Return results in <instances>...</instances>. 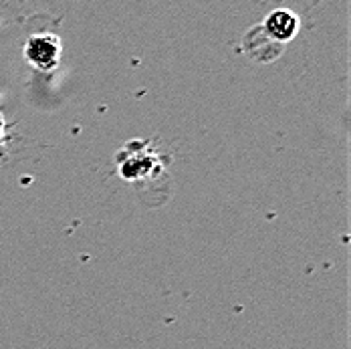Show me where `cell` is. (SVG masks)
<instances>
[{
    "label": "cell",
    "mask_w": 351,
    "mask_h": 349,
    "mask_svg": "<svg viewBox=\"0 0 351 349\" xmlns=\"http://www.w3.org/2000/svg\"><path fill=\"white\" fill-rule=\"evenodd\" d=\"M23 55L31 67L40 73H53L61 63L63 45L61 38L53 33H35L27 38Z\"/></svg>",
    "instance_id": "cell-1"
},
{
    "label": "cell",
    "mask_w": 351,
    "mask_h": 349,
    "mask_svg": "<svg viewBox=\"0 0 351 349\" xmlns=\"http://www.w3.org/2000/svg\"><path fill=\"white\" fill-rule=\"evenodd\" d=\"M243 51H245L246 57L252 59L254 63L269 65L281 57L285 45L273 40L265 33V29L261 25H256V27H250L243 36Z\"/></svg>",
    "instance_id": "cell-2"
},
{
    "label": "cell",
    "mask_w": 351,
    "mask_h": 349,
    "mask_svg": "<svg viewBox=\"0 0 351 349\" xmlns=\"http://www.w3.org/2000/svg\"><path fill=\"white\" fill-rule=\"evenodd\" d=\"M261 27L265 29V33L271 36L273 40H277V43L287 47V43H291L295 36L299 35L301 19H299V14H295L289 8H275L265 16Z\"/></svg>",
    "instance_id": "cell-3"
},
{
    "label": "cell",
    "mask_w": 351,
    "mask_h": 349,
    "mask_svg": "<svg viewBox=\"0 0 351 349\" xmlns=\"http://www.w3.org/2000/svg\"><path fill=\"white\" fill-rule=\"evenodd\" d=\"M2 130H4V119H2V115H0V141H2Z\"/></svg>",
    "instance_id": "cell-4"
}]
</instances>
